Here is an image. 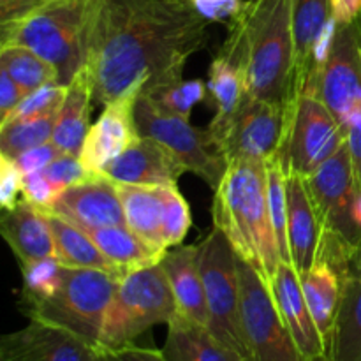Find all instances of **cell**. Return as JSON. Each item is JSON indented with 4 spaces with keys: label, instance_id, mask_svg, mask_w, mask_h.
Returning a JSON list of instances; mask_svg holds the SVG:
<instances>
[{
    "label": "cell",
    "instance_id": "cell-47",
    "mask_svg": "<svg viewBox=\"0 0 361 361\" xmlns=\"http://www.w3.org/2000/svg\"><path fill=\"white\" fill-rule=\"evenodd\" d=\"M345 141H348L353 164H355L358 187H361V113L356 115L355 118L349 122V126L345 127Z\"/></svg>",
    "mask_w": 361,
    "mask_h": 361
},
{
    "label": "cell",
    "instance_id": "cell-30",
    "mask_svg": "<svg viewBox=\"0 0 361 361\" xmlns=\"http://www.w3.org/2000/svg\"><path fill=\"white\" fill-rule=\"evenodd\" d=\"M331 16V0H293V35L296 48L298 87L312 69V48Z\"/></svg>",
    "mask_w": 361,
    "mask_h": 361
},
{
    "label": "cell",
    "instance_id": "cell-44",
    "mask_svg": "<svg viewBox=\"0 0 361 361\" xmlns=\"http://www.w3.org/2000/svg\"><path fill=\"white\" fill-rule=\"evenodd\" d=\"M337 30H338L337 20H335L334 16H330V20L326 21V25L323 27L321 34L317 35L316 42H314L312 69H321V67L326 63L328 56H330L331 53V48H334L335 37H337Z\"/></svg>",
    "mask_w": 361,
    "mask_h": 361
},
{
    "label": "cell",
    "instance_id": "cell-23",
    "mask_svg": "<svg viewBox=\"0 0 361 361\" xmlns=\"http://www.w3.org/2000/svg\"><path fill=\"white\" fill-rule=\"evenodd\" d=\"M341 282V305L330 361H361V250L351 261Z\"/></svg>",
    "mask_w": 361,
    "mask_h": 361
},
{
    "label": "cell",
    "instance_id": "cell-9",
    "mask_svg": "<svg viewBox=\"0 0 361 361\" xmlns=\"http://www.w3.org/2000/svg\"><path fill=\"white\" fill-rule=\"evenodd\" d=\"M134 118L140 136H148L164 145L182 161L187 171L204 180L210 189H217L228 162L210 130L197 129L190 126L189 118L164 111L145 94L137 95Z\"/></svg>",
    "mask_w": 361,
    "mask_h": 361
},
{
    "label": "cell",
    "instance_id": "cell-42",
    "mask_svg": "<svg viewBox=\"0 0 361 361\" xmlns=\"http://www.w3.org/2000/svg\"><path fill=\"white\" fill-rule=\"evenodd\" d=\"M194 9L207 21H229L231 23L242 11V0H189Z\"/></svg>",
    "mask_w": 361,
    "mask_h": 361
},
{
    "label": "cell",
    "instance_id": "cell-4",
    "mask_svg": "<svg viewBox=\"0 0 361 361\" xmlns=\"http://www.w3.org/2000/svg\"><path fill=\"white\" fill-rule=\"evenodd\" d=\"M101 0H51L20 20L0 25V46H25L51 63L69 85L87 67Z\"/></svg>",
    "mask_w": 361,
    "mask_h": 361
},
{
    "label": "cell",
    "instance_id": "cell-32",
    "mask_svg": "<svg viewBox=\"0 0 361 361\" xmlns=\"http://www.w3.org/2000/svg\"><path fill=\"white\" fill-rule=\"evenodd\" d=\"M56 116L59 111L4 123L0 129V155L16 159L32 148L49 143L55 130Z\"/></svg>",
    "mask_w": 361,
    "mask_h": 361
},
{
    "label": "cell",
    "instance_id": "cell-10",
    "mask_svg": "<svg viewBox=\"0 0 361 361\" xmlns=\"http://www.w3.org/2000/svg\"><path fill=\"white\" fill-rule=\"evenodd\" d=\"M238 274L243 334L252 361H310L286 326L270 286L242 257Z\"/></svg>",
    "mask_w": 361,
    "mask_h": 361
},
{
    "label": "cell",
    "instance_id": "cell-24",
    "mask_svg": "<svg viewBox=\"0 0 361 361\" xmlns=\"http://www.w3.org/2000/svg\"><path fill=\"white\" fill-rule=\"evenodd\" d=\"M94 104L92 85L87 71H81L67 85V94L63 104L56 116L55 130L51 141L63 154L80 157L85 137L90 130V109Z\"/></svg>",
    "mask_w": 361,
    "mask_h": 361
},
{
    "label": "cell",
    "instance_id": "cell-50",
    "mask_svg": "<svg viewBox=\"0 0 361 361\" xmlns=\"http://www.w3.org/2000/svg\"><path fill=\"white\" fill-rule=\"evenodd\" d=\"M0 361H9V360H2V358H0Z\"/></svg>",
    "mask_w": 361,
    "mask_h": 361
},
{
    "label": "cell",
    "instance_id": "cell-49",
    "mask_svg": "<svg viewBox=\"0 0 361 361\" xmlns=\"http://www.w3.org/2000/svg\"><path fill=\"white\" fill-rule=\"evenodd\" d=\"M355 219L361 226V187H358V200H356V207H355Z\"/></svg>",
    "mask_w": 361,
    "mask_h": 361
},
{
    "label": "cell",
    "instance_id": "cell-18",
    "mask_svg": "<svg viewBox=\"0 0 361 361\" xmlns=\"http://www.w3.org/2000/svg\"><path fill=\"white\" fill-rule=\"evenodd\" d=\"M277 309L284 319L286 326L291 331L300 351L310 361H330L326 344L316 326L305 295H303L300 274L291 263H281L274 281H271Z\"/></svg>",
    "mask_w": 361,
    "mask_h": 361
},
{
    "label": "cell",
    "instance_id": "cell-41",
    "mask_svg": "<svg viewBox=\"0 0 361 361\" xmlns=\"http://www.w3.org/2000/svg\"><path fill=\"white\" fill-rule=\"evenodd\" d=\"M60 155H63V152L53 141H49V143H44L41 147H35L32 150L25 152V154L18 155L14 162H16V166L23 175H28V173L42 171L46 166L51 164Z\"/></svg>",
    "mask_w": 361,
    "mask_h": 361
},
{
    "label": "cell",
    "instance_id": "cell-2",
    "mask_svg": "<svg viewBox=\"0 0 361 361\" xmlns=\"http://www.w3.org/2000/svg\"><path fill=\"white\" fill-rule=\"evenodd\" d=\"M221 55L238 66L249 97L291 104L300 94L293 0H247L229 25Z\"/></svg>",
    "mask_w": 361,
    "mask_h": 361
},
{
    "label": "cell",
    "instance_id": "cell-5",
    "mask_svg": "<svg viewBox=\"0 0 361 361\" xmlns=\"http://www.w3.org/2000/svg\"><path fill=\"white\" fill-rule=\"evenodd\" d=\"M120 279L106 271L63 267L60 288L49 298L21 310L30 321L62 328L99 348L106 314Z\"/></svg>",
    "mask_w": 361,
    "mask_h": 361
},
{
    "label": "cell",
    "instance_id": "cell-12",
    "mask_svg": "<svg viewBox=\"0 0 361 361\" xmlns=\"http://www.w3.org/2000/svg\"><path fill=\"white\" fill-rule=\"evenodd\" d=\"M316 203L323 233L361 247V226L355 219L358 180L348 141L341 150L305 178Z\"/></svg>",
    "mask_w": 361,
    "mask_h": 361
},
{
    "label": "cell",
    "instance_id": "cell-36",
    "mask_svg": "<svg viewBox=\"0 0 361 361\" xmlns=\"http://www.w3.org/2000/svg\"><path fill=\"white\" fill-rule=\"evenodd\" d=\"M192 226L190 208L185 197L180 194L178 187H164V222H162V235L166 247L182 245L183 238Z\"/></svg>",
    "mask_w": 361,
    "mask_h": 361
},
{
    "label": "cell",
    "instance_id": "cell-43",
    "mask_svg": "<svg viewBox=\"0 0 361 361\" xmlns=\"http://www.w3.org/2000/svg\"><path fill=\"white\" fill-rule=\"evenodd\" d=\"M23 97L25 94L18 87L16 81L9 76L6 69L0 67V123H4L9 118V115L14 111V108L20 104Z\"/></svg>",
    "mask_w": 361,
    "mask_h": 361
},
{
    "label": "cell",
    "instance_id": "cell-39",
    "mask_svg": "<svg viewBox=\"0 0 361 361\" xmlns=\"http://www.w3.org/2000/svg\"><path fill=\"white\" fill-rule=\"evenodd\" d=\"M62 190V187L53 183L42 171L23 175L21 197H23L25 201H28L30 204H34V207H37L39 210L48 212Z\"/></svg>",
    "mask_w": 361,
    "mask_h": 361
},
{
    "label": "cell",
    "instance_id": "cell-48",
    "mask_svg": "<svg viewBox=\"0 0 361 361\" xmlns=\"http://www.w3.org/2000/svg\"><path fill=\"white\" fill-rule=\"evenodd\" d=\"M331 16L338 25H348L361 16V0H331Z\"/></svg>",
    "mask_w": 361,
    "mask_h": 361
},
{
    "label": "cell",
    "instance_id": "cell-45",
    "mask_svg": "<svg viewBox=\"0 0 361 361\" xmlns=\"http://www.w3.org/2000/svg\"><path fill=\"white\" fill-rule=\"evenodd\" d=\"M106 358L108 361H169L162 349L159 351V349L140 348L136 344L106 353Z\"/></svg>",
    "mask_w": 361,
    "mask_h": 361
},
{
    "label": "cell",
    "instance_id": "cell-35",
    "mask_svg": "<svg viewBox=\"0 0 361 361\" xmlns=\"http://www.w3.org/2000/svg\"><path fill=\"white\" fill-rule=\"evenodd\" d=\"M23 289H21L20 307L32 305L49 298L62 284L63 264L56 257L30 261L21 264Z\"/></svg>",
    "mask_w": 361,
    "mask_h": 361
},
{
    "label": "cell",
    "instance_id": "cell-1",
    "mask_svg": "<svg viewBox=\"0 0 361 361\" xmlns=\"http://www.w3.org/2000/svg\"><path fill=\"white\" fill-rule=\"evenodd\" d=\"M207 25L189 0H101L85 67L94 104L182 78Z\"/></svg>",
    "mask_w": 361,
    "mask_h": 361
},
{
    "label": "cell",
    "instance_id": "cell-31",
    "mask_svg": "<svg viewBox=\"0 0 361 361\" xmlns=\"http://www.w3.org/2000/svg\"><path fill=\"white\" fill-rule=\"evenodd\" d=\"M0 67L9 73L25 95L44 85L59 83L55 67L25 46H0Z\"/></svg>",
    "mask_w": 361,
    "mask_h": 361
},
{
    "label": "cell",
    "instance_id": "cell-38",
    "mask_svg": "<svg viewBox=\"0 0 361 361\" xmlns=\"http://www.w3.org/2000/svg\"><path fill=\"white\" fill-rule=\"evenodd\" d=\"M42 173H44L53 183L62 187V189H67V187L71 185H78V183L88 182V180L97 176V173L90 171V169L80 161V157H76V155H69V154L60 155V157L55 159L51 164L46 166V168L42 169Z\"/></svg>",
    "mask_w": 361,
    "mask_h": 361
},
{
    "label": "cell",
    "instance_id": "cell-16",
    "mask_svg": "<svg viewBox=\"0 0 361 361\" xmlns=\"http://www.w3.org/2000/svg\"><path fill=\"white\" fill-rule=\"evenodd\" d=\"M46 214L59 215L78 228L127 226L116 183L102 175L63 189Z\"/></svg>",
    "mask_w": 361,
    "mask_h": 361
},
{
    "label": "cell",
    "instance_id": "cell-26",
    "mask_svg": "<svg viewBox=\"0 0 361 361\" xmlns=\"http://www.w3.org/2000/svg\"><path fill=\"white\" fill-rule=\"evenodd\" d=\"M300 282H302L303 295H305L310 314H312L317 330L330 353L338 305H341V279L330 264L317 259L309 271L300 275Z\"/></svg>",
    "mask_w": 361,
    "mask_h": 361
},
{
    "label": "cell",
    "instance_id": "cell-15",
    "mask_svg": "<svg viewBox=\"0 0 361 361\" xmlns=\"http://www.w3.org/2000/svg\"><path fill=\"white\" fill-rule=\"evenodd\" d=\"M183 173H187L185 166L164 145L148 136H137L99 175L115 183L173 187Z\"/></svg>",
    "mask_w": 361,
    "mask_h": 361
},
{
    "label": "cell",
    "instance_id": "cell-25",
    "mask_svg": "<svg viewBox=\"0 0 361 361\" xmlns=\"http://www.w3.org/2000/svg\"><path fill=\"white\" fill-rule=\"evenodd\" d=\"M162 351L169 361H247L221 344L207 326L185 319L180 314L168 324Z\"/></svg>",
    "mask_w": 361,
    "mask_h": 361
},
{
    "label": "cell",
    "instance_id": "cell-13",
    "mask_svg": "<svg viewBox=\"0 0 361 361\" xmlns=\"http://www.w3.org/2000/svg\"><path fill=\"white\" fill-rule=\"evenodd\" d=\"M310 74L323 102L345 130L361 113V16L353 23L338 25L326 63Z\"/></svg>",
    "mask_w": 361,
    "mask_h": 361
},
{
    "label": "cell",
    "instance_id": "cell-34",
    "mask_svg": "<svg viewBox=\"0 0 361 361\" xmlns=\"http://www.w3.org/2000/svg\"><path fill=\"white\" fill-rule=\"evenodd\" d=\"M207 88L201 80H183L182 76L155 85L141 94L148 95L164 111L182 118H190L194 106L203 102L207 97Z\"/></svg>",
    "mask_w": 361,
    "mask_h": 361
},
{
    "label": "cell",
    "instance_id": "cell-28",
    "mask_svg": "<svg viewBox=\"0 0 361 361\" xmlns=\"http://www.w3.org/2000/svg\"><path fill=\"white\" fill-rule=\"evenodd\" d=\"M46 217H48L53 240H55L56 259L63 267L92 268V270H101L122 279L115 264L99 250L94 240L83 229L78 228L73 222L66 221V219L59 217V215L46 214Z\"/></svg>",
    "mask_w": 361,
    "mask_h": 361
},
{
    "label": "cell",
    "instance_id": "cell-33",
    "mask_svg": "<svg viewBox=\"0 0 361 361\" xmlns=\"http://www.w3.org/2000/svg\"><path fill=\"white\" fill-rule=\"evenodd\" d=\"M267 190L271 224L277 236L282 263H291V249L288 236V175L282 166L281 155L267 161Z\"/></svg>",
    "mask_w": 361,
    "mask_h": 361
},
{
    "label": "cell",
    "instance_id": "cell-20",
    "mask_svg": "<svg viewBox=\"0 0 361 361\" xmlns=\"http://www.w3.org/2000/svg\"><path fill=\"white\" fill-rule=\"evenodd\" d=\"M0 233L20 264L56 257L55 240L46 212L39 210L23 197L14 208L4 210L0 217Z\"/></svg>",
    "mask_w": 361,
    "mask_h": 361
},
{
    "label": "cell",
    "instance_id": "cell-6",
    "mask_svg": "<svg viewBox=\"0 0 361 361\" xmlns=\"http://www.w3.org/2000/svg\"><path fill=\"white\" fill-rule=\"evenodd\" d=\"M178 316L175 295L161 263L120 279L102 326L101 351L134 344L155 324H169Z\"/></svg>",
    "mask_w": 361,
    "mask_h": 361
},
{
    "label": "cell",
    "instance_id": "cell-7",
    "mask_svg": "<svg viewBox=\"0 0 361 361\" xmlns=\"http://www.w3.org/2000/svg\"><path fill=\"white\" fill-rule=\"evenodd\" d=\"M197 257L210 316L208 330L226 348L252 361L240 309L238 256L231 242L221 229L214 228L197 243Z\"/></svg>",
    "mask_w": 361,
    "mask_h": 361
},
{
    "label": "cell",
    "instance_id": "cell-17",
    "mask_svg": "<svg viewBox=\"0 0 361 361\" xmlns=\"http://www.w3.org/2000/svg\"><path fill=\"white\" fill-rule=\"evenodd\" d=\"M137 95L129 94L108 102L97 122L90 127L80 154V161L90 171L99 175L104 166L118 157L140 136L134 118Z\"/></svg>",
    "mask_w": 361,
    "mask_h": 361
},
{
    "label": "cell",
    "instance_id": "cell-11",
    "mask_svg": "<svg viewBox=\"0 0 361 361\" xmlns=\"http://www.w3.org/2000/svg\"><path fill=\"white\" fill-rule=\"evenodd\" d=\"M295 101L274 104L245 95L224 129L214 137L226 162H267L281 154Z\"/></svg>",
    "mask_w": 361,
    "mask_h": 361
},
{
    "label": "cell",
    "instance_id": "cell-22",
    "mask_svg": "<svg viewBox=\"0 0 361 361\" xmlns=\"http://www.w3.org/2000/svg\"><path fill=\"white\" fill-rule=\"evenodd\" d=\"M116 189L122 201L127 228L157 252H168L162 235L164 187L116 183Z\"/></svg>",
    "mask_w": 361,
    "mask_h": 361
},
{
    "label": "cell",
    "instance_id": "cell-8",
    "mask_svg": "<svg viewBox=\"0 0 361 361\" xmlns=\"http://www.w3.org/2000/svg\"><path fill=\"white\" fill-rule=\"evenodd\" d=\"M345 143V130L328 109L309 73L296 95L288 133L281 150L286 175H312L321 164L334 157Z\"/></svg>",
    "mask_w": 361,
    "mask_h": 361
},
{
    "label": "cell",
    "instance_id": "cell-21",
    "mask_svg": "<svg viewBox=\"0 0 361 361\" xmlns=\"http://www.w3.org/2000/svg\"><path fill=\"white\" fill-rule=\"evenodd\" d=\"M161 264L168 275L180 316L208 328L210 316L200 270L197 245L173 247L164 254Z\"/></svg>",
    "mask_w": 361,
    "mask_h": 361
},
{
    "label": "cell",
    "instance_id": "cell-29",
    "mask_svg": "<svg viewBox=\"0 0 361 361\" xmlns=\"http://www.w3.org/2000/svg\"><path fill=\"white\" fill-rule=\"evenodd\" d=\"M208 90L212 92L215 108H217L215 116L208 126V130L215 137L224 129L229 118L235 115L236 109L242 104L243 97L247 95L242 69L219 53L212 60L210 69H208Z\"/></svg>",
    "mask_w": 361,
    "mask_h": 361
},
{
    "label": "cell",
    "instance_id": "cell-14",
    "mask_svg": "<svg viewBox=\"0 0 361 361\" xmlns=\"http://www.w3.org/2000/svg\"><path fill=\"white\" fill-rule=\"evenodd\" d=\"M0 358L9 361H108L106 353L71 331L30 321L23 330L6 335Z\"/></svg>",
    "mask_w": 361,
    "mask_h": 361
},
{
    "label": "cell",
    "instance_id": "cell-46",
    "mask_svg": "<svg viewBox=\"0 0 361 361\" xmlns=\"http://www.w3.org/2000/svg\"><path fill=\"white\" fill-rule=\"evenodd\" d=\"M51 0H0V25L20 20Z\"/></svg>",
    "mask_w": 361,
    "mask_h": 361
},
{
    "label": "cell",
    "instance_id": "cell-27",
    "mask_svg": "<svg viewBox=\"0 0 361 361\" xmlns=\"http://www.w3.org/2000/svg\"><path fill=\"white\" fill-rule=\"evenodd\" d=\"M99 247L102 254L120 271L122 279L141 268L161 263L164 254L152 249L147 242L130 231L127 226H106V228H81Z\"/></svg>",
    "mask_w": 361,
    "mask_h": 361
},
{
    "label": "cell",
    "instance_id": "cell-19",
    "mask_svg": "<svg viewBox=\"0 0 361 361\" xmlns=\"http://www.w3.org/2000/svg\"><path fill=\"white\" fill-rule=\"evenodd\" d=\"M319 215L305 178L288 175V236L293 267L300 275L309 271L321 245Z\"/></svg>",
    "mask_w": 361,
    "mask_h": 361
},
{
    "label": "cell",
    "instance_id": "cell-40",
    "mask_svg": "<svg viewBox=\"0 0 361 361\" xmlns=\"http://www.w3.org/2000/svg\"><path fill=\"white\" fill-rule=\"evenodd\" d=\"M21 189H23V173L20 171L14 159L0 155V207L2 210H11L16 207Z\"/></svg>",
    "mask_w": 361,
    "mask_h": 361
},
{
    "label": "cell",
    "instance_id": "cell-37",
    "mask_svg": "<svg viewBox=\"0 0 361 361\" xmlns=\"http://www.w3.org/2000/svg\"><path fill=\"white\" fill-rule=\"evenodd\" d=\"M66 94L67 85H44V87L37 88V90L32 92V94L25 95V97L21 99L20 104H18L16 108H14V111L11 113L9 118L4 123L13 122V120L28 118V116L48 115V113L60 111V108H62L63 104V99H66Z\"/></svg>",
    "mask_w": 361,
    "mask_h": 361
},
{
    "label": "cell",
    "instance_id": "cell-3",
    "mask_svg": "<svg viewBox=\"0 0 361 361\" xmlns=\"http://www.w3.org/2000/svg\"><path fill=\"white\" fill-rule=\"evenodd\" d=\"M214 228L271 288L282 263L271 224L267 190V162L228 164L214 197Z\"/></svg>",
    "mask_w": 361,
    "mask_h": 361
}]
</instances>
